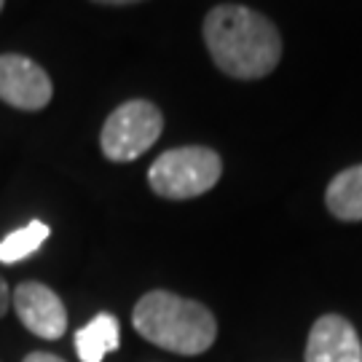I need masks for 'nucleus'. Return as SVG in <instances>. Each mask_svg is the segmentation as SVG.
I'll return each mask as SVG.
<instances>
[{
	"instance_id": "7",
	"label": "nucleus",
	"mask_w": 362,
	"mask_h": 362,
	"mask_svg": "<svg viewBox=\"0 0 362 362\" xmlns=\"http://www.w3.org/2000/svg\"><path fill=\"white\" fill-rule=\"evenodd\" d=\"M306 362H362V344L349 320L338 314L320 317L306 341Z\"/></svg>"
},
{
	"instance_id": "10",
	"label": "nucleus",
	"mask_w": 362,
	"mask_h": 362,
	"mask_svg": "<svg viewBox=\"0 0 362 362\" xmlns=\"http://www.w3.org/2000/svg\"><path fill=\"white\" fill-rule=\"evenodd\" d=\"M49 233L52 231L43 220H30L27 226L16 228L0 242V263H19V260L30 258L49 239Z\"/></svg>"
},
{
	"instance_id": "12",
	"label": "nucleus",
	"mask_w": 362,
	"mask_h": 362,
	"mask_svg": "<svg viewBox=\"0 0 362 362\" xmlns=\"http://www.w3.org/2000/svg\"><path fill=\"white\" fill-rule=\"evenodd\" d=\"M22 362H65V360L57 357V354H49V351H33V354H27Z\"/></svg>"
},
{
	"instance_id": "11",
	"label": "nucleus",
	"mask_w": 362,
	"mask_h": 362,
	"mask_svg": "<svg viewBox=\"0 0 362 362\" xmlns=\"http://www.w3.org/2000/svg\"><path fill=\"white\" fill-rule=\"evenodd\" d=\"M8 306H11V293H8V285H6V279L0 276V317H6Z\"/></svg>"
},
{
	"instance_id": "1",
	"label": "nucleus",
	"mask_w": 362,
	"mask_h": 362,
	"mask_svg": "<svg viewBox=\"0 0 362 362\" xmlns=\"http://www.w3.org/2000/svg\"><path fill=\"white\" fill-rule=\"evenodd\" d=\"M204 43L215 65L231 78H266L282 59V35L272 19L247 6L223 3L204 19Z\"/></svg>"
},
{
	"instance_id": "9",
	"label": "nucleus",
	"mask_w": 362,
	"mask_h": 362,
	"mask_svg": "<svg viewBox=\"0 0 362 362\" xmlns=\"http://www.w3.org/2000/svg\"><path fill=\"white\" fill-rule=\"evenodd\" d=\"M325 202L338 220H362V164L336 175L327 185Z\"/></svg>"
},
{
	"instance_id": "5",
	"label": "nucleus",
	"mask_w": 362,
	"mask_h": 362,
	"mask_svg": "<svg viewBox=\"0 0 362 362\" xmlns=\"http://www.w3.org/2000/svg\"><path fill=\"white\" fill-rule=\"evenodd\" d=\"M49 73L22 54H0V100L19 110H43L52 103Z\"/></svg>"
},
{
	"instance_id": "14",
	"label": "nucleus",
	"mask_w": 362,
	"mask_h": 362,
	"mask_svg": "<svg viewBox=\"0 0 362 362\" xmlns=\"http://www.w3.org/2000/svg\"><path fill=\"white\" fill-rule=\"evenodd\" d=\"M3 3H6V0H0V11H3Z\"/></svg>"
},
{
	"instance_id": "2",
	"label": "nucleus",
	"mask_w": 362,
	"mask_h": 362,
	"mask_svg": "<svg viewBox=\"0 0 362 362\" xmlns=\"http://www.w3.org/2000/svg\"><path fill=\"white\" fill-rule=\"evenodd\" d=\"M132 325L143 338L172 354H204L215 344L218 325L207 306L167 290H153L134 306Z\"/></svg>"
},
{
	"instance_id": "3",
	"label": "nucleus",
	"mask_w": 362,
	"mask_h": 362,
	"mask_svg": "<svg viewBox=\"0 0 362 362\" xmlns=\"http://www.w3.org/2000/svg\"><path fill=\"white\" fill-rule=\"evenodd\" d=\"M223 172V161L212 148L188 145L172 148L151 164L148 182L153 194L164 199H194L215 188Z\"/></svg>"
},
{
	"instance_id": "13",
	"label": "nucleus",
	"mask_w": 362,
	"mask_h": 362,
	"mask_svg": "<svg viewBox=\"0 0 362 362\" xmlns=\"http://www.w3.org/2000/svg\"><path fill=\"white\" fill-rule=\"evenodd\" d=\"M94 3H105V6H129V3H140V0H94Z\"/></svg>"
},
{
	"instance_id": "6",
	"label": "nucleus",
	"mask_w": 362,
	"mask_h": 362,
	"mask_svg": "<svg viewBox=\"0 0 362 362\" xmlns=\"http://www.w3.org/2000/svg\"><path fill=\"white\" fill-rule=\"evenodd\" d=\"M11 303L22 325L33 336L43 341H57L65 336L67 309L52 287L40 285V282H22L13 290Z\"/></svg>"
},
{
	"instance_id": "4",
	"label": "nucleus",
	"mask_w": 362,
	"mask_h": 362,
	"mask_svg": "<svg viewBox=\"0 0 362 362\" xmlns=\"http://www.w3.org/2000/svg\"><path fill=\"white\" fill-rule=\"evenodd\" d=\"M161 129H164V118L153 103L129 100V103L118 105L107 116L103 134H100L105 158L118 161V164L140 158L161 137Z\"/></svg>"
},
{
	"instance_id": "8",
	"label": "nucleus",
	"mask_w": 362,
	"mask_h": 362,
	"mask_svg": "<svg viewBox=\"0 0 362 362\" xmlns=\"http://www.w3.org/2000/svg\"><path fill=\"white\" fill-rule=\"evenodd\" d=\"M121 346V327L113 314H97L76 333V351L81 362H103Z\"/></svg>"
}]
</instances>
